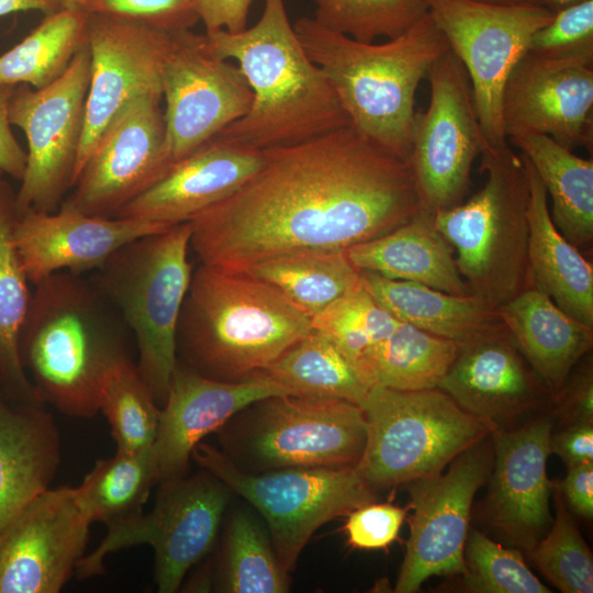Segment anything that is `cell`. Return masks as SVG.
Segmentation results:
<instances>
[{"label": "cell", "instance_id": "cell-20", "mask_svg": "<svg viewBox=\"0 0 593 593\" xmlns=\"http://www.w3.org/2000/svg\"><path fill=\"white\" fill-rule=\"evenodd\" d=\"M92 523L75 486L49 488L0 529V593H58L86 555Z\"/></svg>", "mask_w": 593, "mask_h": 593}, {"label": "cell", "instance_id": "cell-44", "mask_svg": "<svg viewBox=\"0 0 593 593\" xmlns=\"http://www.w3.org/2000/svg\"><path fill=\"white\" fill-rule=\"evenodd\" d=\"M86 11L135 20L166 32L189 30L200 21L197 0H89Z\"/></svg>", "mask_w": 593, "mask_h": 593}, {"label": "cell", "instance_id": "cell-5", "mask_svg": "<svg viewBox=\"0 0 593 593\" xmlns=\"http://www.w3.org/2000/svg\"><path fill=\"white\" fill-rule=\"evenodd\" d=\"M293 29L311 60L329 80L349 124L409 160L416 89L450 49L430 15L381 44L358 42L310 16L300 18Z\"/></svg>", "mask_w": 593, "mask_h": 593}, {"label": "cell", "instance_id": "cell-18", "mask_svg": "<svg viewBox=\"0 0 593 593\" xmlns=\"http://www.w3.org/2000/svg\"><path fill=\"white\" fill-rule=\"evenodd\" d=\"M163 94L133 100L108 126L61 205L83 214L115 217L174 164L165 138Z\"/></svg>", "mask_w": 593, "mask_h": 593}, {"label": "cell", "instance_id": "cell-37", "mask_svg": "<svg viewBox=\"0 0 593 593\" xmlns=\"http://www.w3.org/2000/svg\"><path fill=\"white\" fill-rule=\"evenodd\" d=\"M156 483L152 448L136 454L116 450L99 459L75 492L88 519L108 527L142 513Z\"/></svg>", "mask_w": 593, "mask_h": 593}, {"label": "cell", "instance_id": "cell-27", "mask_svg": "<svg viewBox=\"0 0 593 593\" xmlns=\"http://www.w3.org/2000/svg\"><path fill=\"white\" fill-rule=\"evenodd\" d=\"M518 350L555 400L593 346V327L563 312L530 283L496 309Z\"/></svg>", "mask_w": 593, "mask_h": 593}, {"label": "cell", "instance_id": "cell-40", "mask_svg": "<svg viewBox=\"0 0 593 593\" xmlns=\"http://www.w3.org/2000/svg\"><path fill=\"white\" fill-rule=\"evenodd\" d=\"M399 322L377 302L362 282L311 318L312 327L323 333L356 370L365 356L384 340Z\"/></svg>", "mask_w": 593, "mask_h": 593}, {"label": "cell", "instance_id": "cell-11", "mask_svg": "<svg viewBox=\"0 0 593 593\" xmlns=\"http://www.w3.org/2000/svg\"><path fill=\"white\" fill-rule=\"evenodd\" d=\"M90 79L85 40L66 71L51 85L15 86L9 118L26 137V167L15 193L16 213H52L71 189L81 142Z\"/></svg>", "mask_w": 593, "mask_h": 593}, {"label": "cell", "instance_id": "cell-41", "mask_svg": "<svg viewBox=\"0 0 593 593\" xmlns=\"http://www.w3.org/2000/svg\"><path fill=\"white\" fill-rule=\"evenodd\" d=\"M314 20L358 42L394 38L428 14L425 0H313Z\"/></svg>", "mask_w": 593, "mask_h": 593}, {"label": "cell", "instance_id": "cell-56", "mask_svg": "<svg viewBox=\"0 0 593 593\" xmlns=\"http://www.w3.org/2000/svg\"><path fill=\"white\" fill-rule=\"evenodd\" d=\"M1 395H4V394H3V391H2V388H1V384H0V396H1ZM4 396H5V395H4Z\"/></svg>", "mask_w": 593, "mask_h": 593}, {"label": "cell", "instance_id": "cell-28", "mask_svg": "<svg viewBox=\"0 0 593 593\" xmlns=\"http://www.w3.org/2000/svg\"><path fill=\"white\" fill-rule=\"evenodd\" d=\"M346 251L359 271L447 293L472 294L457 268L452 246L435 225V213L424 209L393 231Z\"/></svg>", "mask_w": 593, "mask_h": 593}, {"label": "cell", "instance_id": "cell-7", "mask_svg": "<svg viewBox=\"0 0 593 593\" xmlns=\"http://www.w3.org/2000/svg\"><path fill=\"white\" fill-rule=\"evenodd\" d=\"M189 223L136 238L98 268L93 281L128 328L137 371L163 405L177 366V329L193 269Z\"/></svg>", "mask_w": 593, "mask_h": 593}, {"label": "cell", "instance_id": "cell-2", "mask_svg": "<svg viewBox=\"0 0 593 593\" xmlns=\"http://www.w3.org/2000/svg\"><path fill=\"white\" fill-rule=\"evenodd\" d=\"M34 286L19 338L22 365L44 404L93 417L103 378L133 358L132 335L93 279L59 271Z\"/></svg>", "mask_w": 593, "mask_h": 593}, {"label": "cell", "instance_id": "cell-31", "mask_svg": "<svg viewBox=\"0 0 593 593\" xmlns=\"http://www.w3.org/2000/svg\"><path fill=\"white\" fill-rule=\"evenodd\" d=\"M507 142L521 149L551 199L558 231L577 248L593 242V160L584 159L545 134H519Z\"/></svg>", "mask_w": 593, "mask_h": 593}, {"label": "cell", "instance_id": "cell-22", "mask_svg": "<svg viewBox=\"0 0 593 593\" xmlns=\"http://www.w3.org/2000/svg\"><path fill=\"white\" fill-rule=\"evenodd\" d=\"M437 388L491 432L507 429L551 396L504 324L461 345Z\"/></svg>", "mask_w": 593, "mask_h": 593}, {"label": "cell", "instance_id": "cell-42", "mask_svg": "<svg viewBox=\"0 0 593 593\" xmlns=\"http://www.w3.org/2000/svg\"><path fill=\"white\" fill-rule=\"evenodd\" d=\"M542 574L563 593L593 592V556L561 502L549 533L530 548Z\"/></svg>", "mask_w": 593, "mask_h": 593}, {"label": "cell", "instance_id": "cell-24", "mask_svg": "<svg viewBox=\"0 0 593 593\" xmlns=\"http://www.w3.org/2000/svg\"><path fill=\"white\" fill-rule=\"evenodd\" d=\"M261 163L262 150L213 137L174 163L163 178L123 206L116 216L145 220L167 228L189 223L235 192Z\"/></svg>", "mask_w": 593, "mask_h": 593}, {"label": "cell", "instance_id": "cell-49", "mask_svg": "<svg viewBox=\"0 0 593 593\" xmlns=\"http://www.w3.org/2000/svg\"><path fill=\"white\" fill-rule=\"evenodd\" d=\"M549 449L568 468L593 462V423L570 424L563 430L551 434Z\"/></svg>", "mask_w": 593, "mask_h": 593}, {"label": "cell", "instance_id": "cell-30", "mask_svg": "<svg viewBox=\"0 0 593 593\" xmlns=\"http://www.w3.org/2000/svg\"><path fill=\"white\" fill-rule=\"evenodd\" d=\"M367 291L398 321L467 344L503 325L496 310L474 294L458 295L428 286L360 271Z\"/></svg>", "mask_w": 593, "mask_h": 593}, {"label": "cell", "instance_id": "cell-8", "mask_svg": "<svg viewBox=\"0 0 593 593\" xmlns=\"http://www.w3.org/2000/svg\"><path fill=\"white\" fill-rule=\"evenodd\" d=\"M360 406L367 443L355 468L372 490L439 473L491 434L438 388L400 391L374 385Z\"/></svg>", "mask_w": 593, "mask_h": 593}, {"label": "cell", "instance_id": "cell-54", "mask_svg": "<svg viewBox=\"0 0 593 593\" xmlns=\"http://www.w3.org/2000/svg\"><path fill=\"white\" fill-rule=\"evenodd\" d=\"M60 9L86 11L89 0H56Z\"/></svg>", "mask_w": 593, "mask_h": 593}, {"label": "cell", "instance_id": "cell-55", "mask_svg": "<svg viewBox=\"0 0 593 593\" xmlns=\"http://www.w3.org/2000/svg\"><path fill=\"white\" fill-rule=\"evenodd\" d=\"M475 1L490 2V3H519V2H526V0H475Z\"/></svg>", "mask_w": 593, "mask_h": 593}, {"label": "cell", "instance_id": "cell-48", "mask_svg": "<svg viewBox=\"0 0 593 593\" xmlns=\"http://www.w3.org/2000/svg\"><path fill=\"white\" fill-rule=\"evenodd\" d=\"M15 86L0 85V171L21 181L26 167V152L11 130L9 107Z\"/></svg>", "mask_w": 593, "mask_h": 593}, {"label": "cell", "instance_id": "cell-29", "mask_svg": "<svg viewBox=\"0 0 593 593\" xmlns=\"http://www.w3.org/2000/svg\"><path fill=\"white\" fill-rule=\"evenodd\" d=\"M529 187L527 261L533 284L577 321L593 327V267L556 227L547 191L521 154Z\"/></svg>", "mask_w": 593, "mask_h": 593}, {"label": "cell", "instance_id": "cell-21", "mask_svg": "<svg viewBox=\"0 0 593 593\" xmlns=\"http://www.w3.org/2000/svg\"><path fill=\"white\" fill-rule=\"evenodd\" d=\"M292 393L264 372L239 381L203 377L177 363L152 447L157 483L187 475L194 447L258 401Z\"/></svg>", "mask_w": 593, "mask_h": 593}, {"label": "cell", "instance_id": "cell-35", "mask_svg": "<svg viewBox=\"0 0 593 593\" xmlns=\"http://www.w3.org/2000/svg\"><path fill=\"white\" fill-rule=\"evenodd\" d=\"M261 372L292 395L340 399L360 405L370 390L337 347L314 328Z\"/></svg>", "mask_w": 593, "mask_h": 593}, {"label": "cell", "instance_id": "cell-32", "mask_svg": "<svg viewBox=\"0 0 593 593\" xmlns=\"http://www.w3.org/2000/svg\"><path fill=\"white\" fill-rule=\"evenodd\" d=\"M15 193L0 180V384L5 398L44 404L20 357L19 338L32 291L13 240Z\"/></svg>", "mask_w": 593, "mask_h": 593}, {"label": "cell", "instance_id": "cell-47", "mask_svg": "<svg viewBox=\"0 0 593 593\" xmlns=\"http://www.w3.org/2000/svg\"><path fill=\"white\" fill-rule=\"evenodd\" d=\"M560 415L570 424L593 423V368L592 359L585 361L573 373L555 399Z\"/></svg>", "mask_w": 593, "mask_h": 593}, {"label": "cell", "instance_id": "cell-43", "mask_svg": "<svg viewBox=\"0 0 593 593\" xmlns=\"http://www.w3.org/2000/svg\"><path fill=\"white\" fill-rule=\"evenodd\" d=\"M466 588L475 593H550L516 549L469 529L465 545Z\"/></svg>", "mask_w": 593, "mask_h": 593}, {"label": "cell", "instance_id": "cell-16", "mask_svg": "<svg viewBox=\"0 0 593 593\" xmlns=\"http://www.w3.org/2000/svg\"><path fill=\"white\" fill-rule=\"evenodd\" d=\"M172 33L126 18L88 12L90 79L74 183L113 120L139 96L163 94L161 72Z\"/></svg>", "mask_w": 593, "mask_h": 593}, {"label": "cell", "instance_id": "cell-34", "mask_svg": "<svg viewBox=\"0 0 593 593\" xmlns=\"http://www.w3.org/2000/svg\"><path fill=\"white\" fill-rule=\"evenodd\" d=\"M244 271L273 286L310 318L361 282L346 249L289 251Z\"/></svg>", "mask_w": 593, "mask_h": 593}, {"label": "cell", "instance_id": "cell-51", "mask_svg": "<svg viewBox=\"0 0 593 593\" xmlns=\"http://www.w3.org/2000/svg\"><path fill=\"white\" fill-rule=\"evenodd\" d=\"M562 480L561 493L570 508L586 519L593 516V462L581 463L568 468Z\"/></svg>", "mask_w": 593, "mask_h": 593}, {"label": "cell", "instance_id": "cell-46", "mask_svg": "<svg viewBox=\"0 0 593 593\" xmlns=\"http://www.w3.org/2000/svg\"><path fill=\"white\" fill-rule=\"evenodd\" d=\"M406 508L392 504L362 505L348 514L344 526L348 542L360 549H379L392 544L405 518Z\"/></svg>", "mask_w": 593, "mask_h": 593}, {"label": "cell", "instance_id": "cell-12", "mask_svg": "<svg viewBox=\"0 0 593 593\" xmlns=\"http://www.w3.org/2000/svg\"><path fill=\"white\" fill-rule=\"evenodd\" d=\"M428 14L462 63L482 132L491 144L507 141L502 120L505 82L532 36L553 16L529 2L425 0Z\"/></svg>", "mask_w": 593, "mask_h": 593}, {"label": "cell", "instance_id": "cell-57", "mask_svg": "<svg viewBox=\"0 0 593 593\" xmlns=\"http://www.w3.org/2000/svg\"><path fill=\"white\" fill-rule=\"evenodd\" d=\"M3 174L0 171V180L2 179Z\"/></svg>", "mask_w": 593, "mask_h": 593}, {"label": "cell", "instance_id": "cell-53", "mask_svg": "<svg viewBox=\"0 0 593 593\" xmlns=\"http://www.w3.org/2000/svg\"><path fill=\"white\" fill-rule=\"evenodd\" d=\"M580 1L582 0H526V2L545 7L553 13Z\"/></svg>", "mask_w": 593, "mask_h": 593}, {"label": "cell", "instance_id": "cell-4", "mask_svg": "<svg viewBox=\"0 0 593 593\" xmlns=\"http://www.w3.org/2000/svg\"><path fill=\"white\" fill-rule=\"evenodd\" d=\"M312 329L311 318L268 282L200 262L179 317L177 363L216 380H244Z\"/></svg>", "mask_w": 593, "mask_h": 593}, {"label": "cell", "instance_id": "cell-23", "mask_svg": "<svg viewBox=\"0 0 593 593\" xmlns=\"http://www.w3.org/2000/svg\"><path fill=\"white\" fill-rule=\"evenodd\" d=\"M165 230L145 220L91 216L60 205L52 213L18 214L12 235L29 281L35 284L59 271L97 270L125 244Z\"/></svg>", "mask_w": 593, "mask_h": 593}, {"label": "cell", "instance_id": "cell-14", "mask_svg": "<svg viewBox=\"0 0 593 593\" xmlns=\"http://www.w3.org/2000/svg\"><path fill=\"white\" fill-rule=\"evenodd\" d=\"M165 138L172 163L193 153L250 109L240 68L222 58L205 34L172 33L161 72Z\"/></svg>", "mask_w": 593, "mask_h": 593}, {"label": "cell", "instance_id": "cell-36", "mask_svg": "<svg viewBox=\"0 0 593 593\" xmlns=\"http://www.w3.org/2000/svg\"><path fill=\"white\" fill-rule=\"evenodd\" d=\"M87 11L60 9L0 55V85L44 88L68 68L86 40Z\"/></svg>", "mask_w": 593, "mask_h": 593}, {"label": "cell", "instance_id": "cell-9", "mask_svg": "<svg viewBox=\"0 0 593 593\" xmlns=\"http://www.w3.org/2000/svg\"><path fill=\"white\" fill-rule=\"evenodd\" d=\"M192 459L262 515L276 557L287 573L293 571L316 529L374 500L373 490L356 468H288L255 474L201 441Z\"/></svg>", "mask_w": 593, "mask_h": 593}, {"label": "cell", "instance_id": "cell-1", "mask_svg": "<svg viewBox=\"0 0 593 593\" xmlns=\"http://www.w3.org/2000/svg\"><path fill=\"white\" fill-rule=\"evenodd\" d=\"M422 210L409 160L350 124L262 150L258 170L190 224L201 264L244 271L301 249H347Z\"/></svg>", "mask_w": 593, "mask_h": 593}, {"label": "cell", "instance_id": "cell-6", "mask_svg": "<svg viewBox=\"0 0 593 593\" xmlns=\"http://www.w3.org/2000/svg\"><path fill=\"white\" fill-rule=\"evenodd\" d=\"M480 157L484 186L466 203L437 211L435 225L457 253V268L472 294L496 310L532 283L529 187L521 154L507 141H486Z\"/></svg>", "mask_w": 593, "mask_h": 593}, {"label": "cell", "instance_id": "cell-33", "mask_svg": "<svg viewBox=\"0 0 593 593\" xmlns=\"http://www.w3.org/2000/svg\"><path fill=\"white\" fill-rule=\"evenodd\" d=\"M459 348L454 340L399 322L394 331L365 356L357 371L370 388L434 389L451 367Z\"/></svg>", "mask_w": 593, "mask_h": 593}, {"label": "cell", "instance_id": "cell-19", "mask_svg": "<svg viewBox=\"0 0 593 593\" xmlns=\"http://www.w3.org/2000/svg\"><path fill=\"white\" fill-rule=\"evenodd\" d=\"M593 46L540 54L528 51L512 69L503 90L506 138L545 134L573 149L592 147Z\"/></svg>", "mask_w": 593, "mask_h": 593}, {"label": "cell", "instance_id": "cell-38", "mask_svg": "<svg viewBox=\"0 0 593 593\" xmlns=\"http://www.w3.org/2000/svg\"><path fill=\"white\" fill-rule=\"evenodd\" d=\"M98 412L105 416L118 451L136 454L153 447L160 407L133 358L121 360L103 378Z\"/></svg>", "mask_w": 593, "mask_h": 593}, {"label": "cell", "instance_id": "cell-50", "mask_svg": "<svg viewBox=\"0 0 593 593\" xmlns=\"http://www.w3.org/2000/svg\"><path fill=\"white\" fill-rule=\"evenodd\" d=\"M253 0H197L200 21L206 32L225 30L239 32L246 29Z\"/></svg>", "mask_w": 593, "mask_h": 593}, {"label": "cell", "instance_id": "cell-15", "mask_svg": "<svg viewBox=\"0 0 593 593\" xmlns=\"http://www.w3.org/2000/svg\"><path fill=\"white\" fill-rule=\"evenodd\" d=\"M256 403L245 448L261 468H355L361 459L367 422L360 405L290 394Z\"/></svg>", "mask_w": 593, "mask_h": 593}, {"label": "cell", "instance_id": "cell-52", "mask_svg": "<svg viewBox=\"0 0 593 593\" xmlns=\"http://www.w3.org/2000/svg\"><path fill=\"white\" fill-rule=\"evenodd\" d=\"M26 10H38L47 15L60 8L56 0H0V16Z\"/></svg>", "mask_w": 593, "mask_h": 593}, {"label": "cell", "instance_id": "cell-25", "mask_svg": "<svg viewBox=\"0 0 593 593\" xmlns=\"http://www.w3.org/2000/svg\"><path fill=\"white\" fill-rule=\"evenodd\" d=\"M551 427L549 418L539 417L514 430L491 432L495 448L489 491L492 519L529 549L552 523L547 477Z\"/></svg>", "mask_w": 593, "mask_h": 593}, {"label": "cell", "instance_id": "cell-45", "mask_svg": "<svg viewBox=\"0 0 593 593\" xmlns=\"http://www.w3.org/2000/svg\"><path fill=\"white\" fill-rule=\"evenodd\" d=\"M593 46V0H582L553 13L530 38L528 51L557 54Z\"/></svg>", "mask_w": 593, "mask_h": 593}, {"label": "cell", "instance_id": "cell-3", "mask_svg": "<svg viewBox=\"0 0 593 593\" xmlns=\"http://www.w3.org/2000/svg\"><path fill=\"white\" fill-rule=\"evenodd\" d=\"M205 35L222 58L238 61L253 91L249 111L215 138L264 150L349 124L329 80L303 48L283 0H265L260 19L249 29Z\"/></svg>", "mask_w": 593, "mask_h": 593}, {"label": "cell", "instance_id": "cell-10", "mask_svg": "<svg viewBox=\"0 0 593 593\" xmlns=\"http://www.w3.org/2000/svg\"><path fill=\"white\" fill-rule=\"evenodd\" d=\"M232 490L202 469L191 477L159 483L147 513L107 527V534L79 561L76 575L88 579L104 572L108 555L133 546L154 550V578L159 593H175L188 571L213 548Z\"/></svg>", "mask_w": 593, "mask_h": 593}, {"label": "cell", "instance_id": "cell-17", "mask_svg": "<svg viewBox=\"0 0 593 593\" xmlns=\"http://www.w3.org/2000/svg\"><path fill=\"white\" fill-rule=\"evenodd\" d=\"M490 461L479 443L457 456L445 474L411 482L413 515L394 592L414 593L433 575L466 573L471 506L489 477Z\"/></svg>", "mask_w": 593, "mask_h": 593}, {"label": "cell", "instance_id": "cell-13", "mask_svg": "<svg viewBox=\"0 0 593 593\" xmlns=\"http://www.w3.org/2000/svg\"><path fill=\"white\" fill-rule=\"evenodd\" d=\"M430 99L414 114L412 167L422 209L454 208L468 192L472 163L486 142L468 74L451 49L428 72Z\"/></svg>", "mask_w": 593, "mask_h": 593}, {"label": "cell", "instance_id": "cell-39", "mask_svg": "<svg viewBox=\"0 0 593 593\" xmlns=\"http://www.w3.org/2000/svg\"><path fill=\"white\" fill-rule=\"evenodd\" d=\"M219 591L228 593H283L288 573L280 566L259 523L249 514L232 516L223 546Z\"/></svg>", "mask_w": 593, "mask_h": 593}, {"label": "cell", "instance_id": "cell-26", "mask_svg": "<svg viewBox=\"0 0 593 593\" xmlns=\"http://www.w3.org/2000/svg\"><path fill=\"white\" fill-rule=\"evenodd\" d=\"M60 436L45 404L0 396V529L51 488L60 463Z\"/></svg>", "mask_w": 593, "mask_h": 593}]
</instances>
